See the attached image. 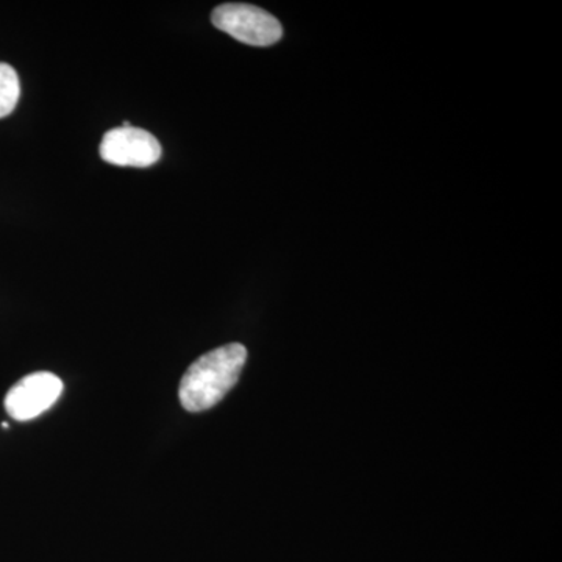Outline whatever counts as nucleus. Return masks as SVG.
Segmentation results:
<instances>
[{
  "instance_id": "f257e3e1",
  "label": "nucleus",
  "mask_w": 562,
  "mask_h": 562,
  "mask_svg": "<svg viewBox=\"0 0 562 562\" xmlns=\"http://www.w3.org/2000/svg\"><path fill=\"white\" fill-rule=\"evenodd\" d=\"M247 361V349L233 342L202 355L181 379V406L190 413L213 408L238 383Z\"/></svg>"
},
{
  "instance_id": "f03ea898",
  "label": "nucleus",
  "mask_w": 562,
  "mask_h": 562,
  "mask_svg": "<svg viewBox=\"0 0 562 562\" xmlns=\"http://www.w3.org/2000/svg\"><path fill=\"white\" fill-rule=\"evenodd\" d=\"M211 22L247 46H272L283 36V27L276 16L249 3H222L211 13Z\"/></svg>"
},
{
  "instance_id": "7ed1b4c3",
  "label": "nucleus",
  "mask_w": 562,
  "mask_h": 562,
  "mask_svg": "<svg viewBox=\"0 0 562 562\" xmlns=\"http://www.w3.org/2000/svg\"><path fill=\"white\" fill-rule=\"evenodd\" d=\"M101 157L121 168H149L160 160L161 144L143 128L117 127L103 136Z\"/></svg>"
},
{
  "instance_id": "20e7f679",
  "label": "nucleus",
  "mask_w": 562,
  "mask_h": 562,
  "mask_svg": "<svg viewBox=\"0 0 562 562\" xmlns=\"http://www.w3.org/2000/svg\"><path fill=\"white\" fill-rule=\"evenodd\" d=\"M61 392L63 382L55 373H32L14 384L7 394V413L14 420L36 419L57 403Z\"/></svg>"
},
{
  "instance_id": "39448f33",
  "label": "nucleus",
  "mask_w": 562,
  "mask_h": 562,
  "mask_svg": "<svg viewBox=\"0 0 562 562\" xmlns=\"http://www.w3.org/2000/svg\"><path fill=\"white\" fill-rule=\"evenodd\" d=\"M21 85L16 70L0 63V120L10 116L20 101Z\"/></svg>"
}]
</instances>
